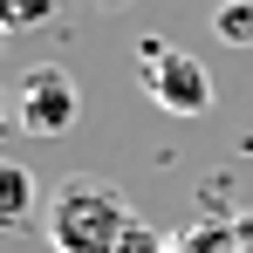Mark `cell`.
I'll use <instances>...</instances> for the list:
<instances>
[{"label":"cell","instance_id":"1","mask_svg":"<svg viewBox=\"0 0 253 253\" xmlns=\"http://www.w3.org/2000/svg\"><path fill=\"white\" fill-rule=\"evenodd\" d=\"M42 226H48V247H55V253H124L130 199H124L117 178L76 171V178H62V185L48 192Z\"/></svg>","mask_w":253,"mask_h":253},{"label":"cell","instance_id":"2","mask_svg":"<svg viewBox=\"0 0 253 253\" xmlns=\"http://www.w3.org/2000/svg\"><path fill=\"white\" fill-rule=\"evenodd\" d=\"M14 103H21V130H28V137H62V130H76V117H83V89H76L69 69H55V62L28 69L21 89H14Z\"/></svg>","mask_w":253,"mask_h":253},{"label":"cell","instance_id":"3","mask_svg":"<svg viewBox=\"0 0 253 253\" xmlns=\"http://www.w3.org/2000/svg\"><path fill=\"white\" fill-rule=\"evenodd\" d=\"M144 89L171 117H206L212 110V76H206V62L185 55V48H151L144 55Z\"/></svg>","mask_w":253,"mask_h":253},{"label":"cell","instance_id":"4","mask_svg":"<svg viewBox=\"0 0 253 253\" xmlns=\"http://www.w3.org/2000/svg\"><path fill=\"white\" fill-rule=\"evenodd\" d=\"M35 206H42V185H35L21 165H7V158H0V226H28Z\"/></svg>","mask_w":253,"mask_h":253},{"label":"cell","instance_id":"5","mask_svg":"<svg viewBox=\"0 0 253 253\" xmlns=\"http://www.w3.org/2000/svg\"><path fill=\"white\" fill-rule=\"evenodd\" d=\"M62 14V0H0V35H35Z\"/></svg>","mask_w":253,"mask_h":253},{"label":"cell","instance_id":"6","mask_svg":"<svg viewBox=\"0 0 253 253\" xmlns=\"http://www.w3.org/2000/svg\"><path fill=\"white\" fill-rule=\"evenodd\" d=\"M212 28H219V42H226V48H253V0H219Z\"/></svg>","mask_w":253,"mask_h":253},{"label":"cell","instance_id":"7","mask_svg":"<svg viewBox=\"0 0 253 253\" xmlns=\"http://www.w3.org/2000/svg\"><path fill=\"white\" fill-rule=\"evenodd\" d=\"M171 240L158 233V226H144V219H130V233H124V253H165Z\"/></svg>","mask_w":253,"mask_h":253},{"label":"cell","instance_id":"8","mask_svg":"<svg viewBox=\"0 0 253 253\" xmlns=\"http://www.w3.org/2000/svg\"><path fill=\"white\" fill-rule=\"evenodd\" d=\"M14 124H21V103H14V89L0 83V137H7V130H14Z\"/></svg>","mask_w":253,"mask_h":253},{"label":"cell","instance_id":"9","mask_svg":"<svg viewBox=\"0 0 253 253\" xmlns=\"http://www.w3.org/2000/svg\"><path fill=\"white\" fill-rule=\"evenodd\" d=\"M165 253H185V247H165Z\"/></svg>","mask_w":253,"mask_h":253}]
</instances>
